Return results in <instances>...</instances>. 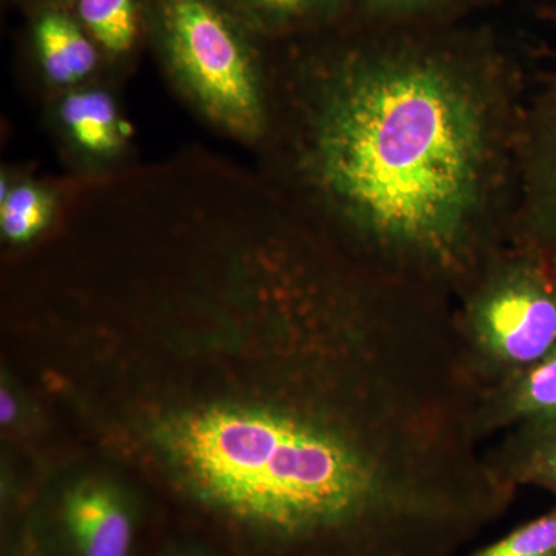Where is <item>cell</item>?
I'll return each mask as SVG.
<instances>
[{"instance_id": "1", "label": "cell", "mask_w": 556, "mask_h": 556, "mask_svg": "<svg viewBox=\"0 0 556 556\" xmlns=\"http://www.w3.org/2000/svg\"><path fill=\"white\" fill-rule=\"evenodd\" d=\"M526 104L486 30L340 24L270 43L255 170L329 247L456 300L510 241Z\"/></svg>"}, {"instance_id": "2", "label": "cell", "mask_w": 556, "mask_h": 556, "mask_svg": "<svg viewBox=\"0 0 556 556\" xmlns=\"http://www.w3.org/2000/svg\"><path fill=\"white\" fill-rule=\"evenodd\" d=\"M148 40L181 104L255 152L270 115V43L226 0H148Z\"/></svg>"}, {"instance_id": "3", "label": "cell", "mask_w": 556, "mask_h": 556, "mask_svg": "<svg viewBox=\"0 0 556 556\" xmlns=\"http://www.w3.org/2000/svg\"><path fill=\"white\" fill-rule=\"evenodd\" d=\"M460 354L481 391L556 350V263L508 241L455 302Z\"/></svg>"}, {"instance_id": "4", "label": "cell", "mask_w": 556, "mask_h": 556, "mask_svg": "<svg viewBox=\"0 0 556 556\" xmlns=\"http://www.w3.org/2000/svg\"><path fill=\"white\" fill-rule=\"evenodd\" d=\"M102 79L42 100L43 127L68 177L102 179L137 166L135 131L118 93Z\"/></svg>"}, {"instance_id": "5", "label": "cell", "mask_w": 556, "mask_h": 556, "mask_svg": "<svg viewBox=\"0 0 556 556\" xmlns=\"http://www.w3.org/2000/svg\"><path fill=\"white\" fill-rule=\"evenodd\" d=\"M39 556H134L139 532L137 504L104 479L67 486L47 517Z\"/></svg>"}, {"instance_id": "6", "label": "cell", "mask_w": 556, "mask_h": 556, "mask_svg": "<svg viewBox=\"0 0 556 556\" xmlns=\"http://www.w3.org/2000/svg\"><path fill=\"white\" fill-rule=\"evenodd\" d=\"M510 241L556 263V61L543 86L527 100Z\"/></svg>"}, {"instance_id": "7", "label": "cell", "mask_w": 556, "mask_h": 556, "mask_svg": "<svg viewBox=\"0 0 556 556\" xmlns=\"http://www.w3.org/2000/svg\"><path fill=\"white\" fill-rule=\"evenodd\" d=\"M27 17L25 53L31 86L40 101L98 80L112 79L100 50L72 10H39Z\"/></svg>"}, {"instance_id": "8", "label": "cell", "mask_w": 556, "mask_h": 556, "mask_svg": "<svg viewBox=\"0 0 556 556\" xmlns=\"http://www.w3.org/2000/svg\"><path fill=\"white\" fill-rule=\"evenodd\" d=\"M72 178L39 177L31 170L7 166L0 172V239L24 249L46 240L60 225Z\"/></svg>"}, {"instance_id": "9", "label": "cell", "mask_w": 556, "mask_h": 556, "mask_svg": "<svg viewBox=\"0 0 556 556\" xmlns=\"http://www.w3.org/2000/svg\"><path fill=\"white\" fill-rule=\"evenodd\" d=\"M556 419V350L479 394L475 428L481 441L519 424Z\"/></svg>"}, {"instance_id": "10", "label": "cell", "mask_w": 556, "mask_h": 556, "mask_svg": "<svg viewBox=\"0 0 556 556\" xmlns=\"http://www.w3.org/2000/svg\"><path fill=\"white\" fill-rule=\"evenodd\" d=\"M72 11L100 50L110 78L123 84L149 49L148 0H75Z\"/></svg>"}, {"instance_id": "11", "label": "cell", "mask_w": 556, "mask_h": 556, "mask_svg": "<svg viewBox=\"0 0 556 556\" xmlns=\"http://www.w3.org/2000/svg\"><path fill=\"white\" fill-rule=\"evenodd\" d=\"M485 457L504 484L536 486L556 500V419L510 428Z\"/></svg>"}, {"instance_id": "12", "label": "cell", "mask_w": 556, "mask_h": 556, "mask_svg": "<svg viewBox=\"0 0 556 556\" xmlns=\"http://www.w3.org/2000/svg\"><path fill=\"white\" fill-rule=\"evenodd\" d=\"M260 38L288 42L338 27L351 0H226Z\"/></svg>"}, {"instance_id": "13", "label": "cell", "mask_w": 556, "mask_h": 556, "mask_svg": "<svg viewBox=\"0 0 556 556\" xmlns=\"http://www.w3.org/2000/svg\"><path fill=\"white\" fill-rule=\"evenodd\" d=\"M473 0H351L342 24L356 27H420L452 24Z\"/></svg>"}, {"instance_id": "14", "label": "cell", "mask_w": 556, "mask_h": 556, "mask_svg": "<svg viewBox=\"0 0 556 556\" xmlns=\"http://www.w3.org/2000/svg\"><path fill=\"white\" fill-rule=\"evenodd\" d=\"M470 556H556V500L546 514L530 519Z\"/></svg>"}, {"instance_id": "15", "label": "cell", "mask_w": 556, "mask_h": 556, "mask_svg": "<svg viewBox=\"0 0 556 556\" xmlns=\"http://www.w3.org/2000/svg\"><path fill=\"white\" fill-rule=\"evenodd\" d=\"M11 2L16 3L25 14H31L35 11L49 9L72 10L75 0H11Z\"/></svg>"}, {"instance_id": "16", "label": "cell", "mask_w": 556, "mask_h": 556, "mask_svg": "<svg viewBox=\"0 0 556 556\" xmlns=\"http://www.w3.org/2000/svg\"><path fill=\"white\" fill-rule=\"evenodd\" d=\"M155 556H225L218 552L208 551L206 547L200 546H174L164 548Z\"/></svg>"}, {"instance_id": "17", "label": "cell", "mask_w": 556, "mask_h": 556, "mask_svg": "<svg viewBox=\"0 0 556 556\" xmlns=\"http://www.w3.org/2000/svg\"><path fill=\"white\" fill-rule=\"evenodd\" d=\"M14 413H16V408H14L13 397H11L10 393H2V420L3 422H11V419L14 417Z\"/></svg>"}, {"instance_id": "18", "label": "cell", "mask_w": 556, "mask_h": 556, "mask_svg": "<svg viewBox=\"0 0 556 556\" xmlns=\"http://www.w3.org/2000/svg\"><path fill=\"white\" fill-rule=\"evenodd\" d=\"M496 2V0H473V5H485V3Z\"/></svg>"}, {"instance_id": "19", "label": "cell", "mask_w": 556, "mask_h": 556, "mask_svg": "<svg viewBox=\"0 0 556 556\" xmlns=\"http://www.w3.org/2000/svg\"><path fill=\"white\" fill-rule=\"evenodd\" d=\"M33 556H39L38 552H36V554H35V555H33Z\"/></svg>"}]
</instances>
